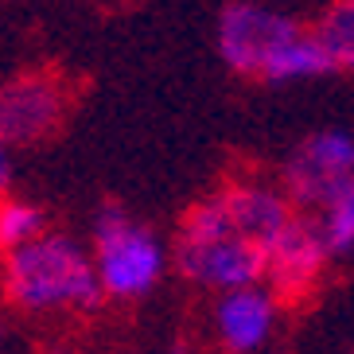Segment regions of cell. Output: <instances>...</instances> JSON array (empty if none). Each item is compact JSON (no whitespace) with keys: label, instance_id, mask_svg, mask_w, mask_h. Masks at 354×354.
<instances>
[{"label":"cell","instance_id":"cell-1","mask_svg":"<svg viewBox=\"0 0 354 354\" xmlns=\"http://www.w3.org/2000/svg\"><path fill=\"white\" fill-rule=\"evenodd\" d=\"M288 222L292 207L277 191L230 187L183 214L176 265L195 284L245 288L269 272V250Z\"/></svg>","mask_w":354,"mask_h":354},{"label":"cell","instance_id":"cell-2","mask_svg":"<svg viewBox=\"0 0 354 354\" xmlns=\"http://www.w3.org/2000/svg\"><path fill=\"white\" fill-rule=\"evenodd\" d=\"M8 296L20 308H97L102 304V272L86 261V253L66 238H28L8 250Z\"/></svg>","mask_w":354,"mask_h":354},{"label":"cell","instance_id":"cell-3","mask_svg":"<svg viewBox=\"0 0 354 354\" xmlns=\"http://www.w3.org/2000/svg\"><path fill=\"white\" fill-rule=\"evenodd\" d=\"M94 250H97V272H102L105 292L113 296H140L156 284L160 277V245L148 230L133 226L121 207H109L97 214L94 226Z\"/></svg>","mask_w":354,"mask_h":354},{"label":"cell","instance_id":"cell-4","mask_svg":"<svg viewBox=\"0 0 354 354\" xmlns=\"http://www.w3.org/2000/svg\"><path fill=\"white\" fill-rule=\"evenodd\" d=\"M288 195L296 207L323 210L346 183H354V140L346 133L308 136L284 167Z\"/></svg>","mask_w":354,"mask_h":354},{"label":"cell","instance_id":"cell-5","mask_svg":"<svg viewBox=\"0 0 354 354\" xmlns=\"http://www.w3.org/2000/svg\"><path fill=\"white\" fill-rule=\"evenodd\" d=\"M66 113V90L47 71L20 74L4 86L0 97V133L4 145H35L59 129Z\"/></svg>","mask_w":354,"mask_h":354},{"label":"cell","instance_id":"cell-6","mask_svg":"<svg viewBox=\"0 0 354 354\" xmlns=\"http://www.w3.org/2000/svg\"><path fill=\"white\" fill-rule=\"evenodd\" d=\"M296 35L304 32L292 20L257 8V4H230L218 24V47L226 55V63L241 74H261L272 55Z\"/></svg>","mask_w":354,"mask_h":354},{"label":"cell","instance_id":"cell-7","mask_svg":"<svg viewBox=\"0 0 354 354\" xmlns=\"http://www.w3.org/2000/svg\"><path fill=\"white\" fill-rule=\"evenodd\" d=\"M323 257H331L327 245H323V234H319V222H308V218H296L284 226V234L272 241L269 250V281L277 288V296L284 300H296L308 292V284L315 281Z\"/></svg>","mask_w":354,"mask_h":354},{"label":"cell","instance_id":"cell-8","mask_svg":"<svg viewBox=\"0 0 354 354\" xmlns=\"http://www.w3.org/2000/svg\"><path fill=\"white\" fill-rule=\"evenodd\" d=\"M272 323V304L265 292L234 288L218 308V331L230 343V351H253L265 343Z\"/></svg>","mask_w":354,"mask_h":354},{"label":"cell","instance_id":"cell-9","mask_svg":"<svg viewBox=\"0 0 354 354\" xmlns=\"http://www.w3.org/2000/svg\"><path fill=\"white\" fill-rule=\"evenodd\" d=\"M331 51L323 47L319 35H296L292 43H284L281 51L269 59V66L261 71L265 82H284V78H308V74H327L335 71Z\"/></svg>","mask_w":354,"mask_h":354},{"label":"cell","instance_id":"cell-10","mask_svg":"<svg viewBox=\"0 0 354 354\" xmlns=\"http://www.w3.org/2000/svg\"><path fill=\"white\" fill-rule=\"evenodd\" d=\"M319 234L331 257L346 253L354 245V183H346L339 195L319 210Z\"/></svg>","mask_w":354,"mask_h":354},{"label":"cell","instance_id":"cell-11","mask_svg":"<svg viewBox=\"0 0 354 354\" xmlns=\"http://www.w3.org/2000/svg\"><path fill=\"white\" fill-rule=\"evenodd\" d=\"M315 35L323 39V47L331 51V59L339 66H351L354 71V0H339L323 12Z\"/></svg>","mask_w":354,"mask_h":354},{"label":"cell","instance_id":"cell-12","mask_svg":"<svg viewBox=\"0 0 354 354\" xmlns=\"http://www.w3.org/2000/svg\"><path fill=\"white\" fill-rule=\"evenodd\" d=\"M43 226V214L35 207H24V203H4L0 210V241H4V250H16L20 241L35 238Z\"/></svg>","mask_w":354,"mask_h":354}]
</instances>
